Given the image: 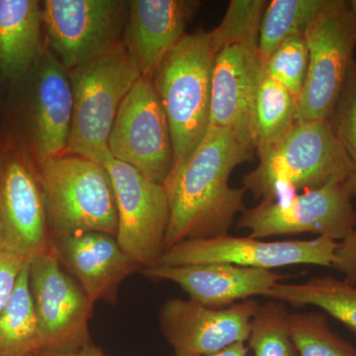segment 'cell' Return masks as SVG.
<instances>
[{"instance_id": "8992f818", "label": "cell", "mask_w": 356, "mask_h": 356, "mask_svg": "<svg viewBox=\"0 0 356 356\" xmlns=\"http://www.w3.org/2000/svg\"><path fill=\"white\" fill-rule=\"evenodd\" d=\"M140 77L123 43L70 70L74 109L65 154L99 163L110 153V134L124 98Z\"/></svg>"}, {"instance_id": "277c9868", "label": "cell", "mask_w": 356, "mask_h": 356, "mask_svg": "<svg viewBox=\"0 0 356 356\" xmlns=\"http://www.w3.org/2000/svg\"><path fill=\"white\" fill-rule=\"evenodd\" d=\"M216 54L209 32L186 34L166 54L152 79L172 134V170L191 158L209 128Z\"/></svg>"}, {"instance_id": "5b68a950", "label": "cell", "mask_w": 356, "mask_h": 356, "mask_svg": "<svg viewBox=\"0 0 356 356\" xmlns=\"http://www.w3.org/2000/svg\"><path fill=\"white\" fill-rule=\"evenodd\" d=\"M37 165L53 241L89 232L116 238V199L111 178L102 163L63 154Z\"/></svg>"}, {"instance_id": "7c38bea8", "label": "cell", "mask_w": 356, "mask_h": 356, "mask_svg": "<svg viewBox=\"0 0 356 356\" xmlns=\"http://www.w3.org/2000/svg\"><path fill=\"white\" fill-rule=\"evenodd\" d=\"M99 163L106 168L113 185L118 215L117 242L140 267L156 266L165 252L170 219L165 186L147 179L110 153Z\"/></svg>"}, {"instance_id": "cb8c5ba5", "label": "cell", "mask_w": 356, "mask_h": 356, "mask_svg": "<svg viewBox=\"0 0 356 356\" xmlns=\"http://www.w3.org/2000/svg\"><path fill=\"white\" fill-rule=\"evenodd\" d=\"M296 111L294 96L264 72L255 102L257 152L273 144L292 127Z\"/></svg>"}, {"instance_id": "7402d4cb", "label": "cell", "mask_w": 356, "mask_h": 356, "mask_svg": "<svg viewBox=\"0 0 356 356\" xmlns=\"http://www.w3.org/2000/svg\"><path fill=\"white\" fill-rule=\"evenodd\" d=\"M42 343L26 264L10 299L0 312V356L41 355Z\"/></svg>"}, {"instance_id": "ffe728a7", "label": "cell", "mask_w": 356, "mask_h": 356, "mask_svg": "<svg viewBox=\"0 0 356 356\" xmlns=\"http://www.w3.org/2000/svg\"><path fill=\"white\" fill-rule=\"evenodd\" d=\"M44 47L38 0H0V74L7 86L25 76Z\"/></svg>"}, {"instance_id": "6da1fadb", "label": "cell", "mask_w": 356, "mask_h": 356, "mask_svg": "<svg viewBox=\"0 0 356 356\" xmlns=\"http://www.w3.org/2000/svg\"><path fill=\"white\" fill-rule=\"evenodd\" d=\"M254 153L229 131L209 126L191 158L163 184L170 205L165 252L191 238L229 235L236 214L245 211V189L232 187L229 177Z\"/></svg>"}, {"instance_id": "4fadbf2b", "label": "cell", "mask_w": 356, "mask_h": 356, "mask_svg": "<svg viewBox=\"0 0 356 356\" xmlns=\"http://www.w3.org/2000/svg\"><path fill=\"white\" fill-rule=\"evenodd\" d=\"M110 154L156 184H165L175 156L168 118L153 81L140 76L122 102L108 140Z\"/></svg>"}, {"instance_id": "d6986e66", "label": "cell", "mask_w": 356, "mask_h": 356, "mask_svg": "<svg viewBox=\"0 0 356 356\" xmlns=\"http://www.w3.org/2000/svg\"><path fill=\"white\" fill-rule=\"evenodd\" d=\"M60 261L74 274L92 303L116 299L122 281L139 268L116 238L99 232L54 240Z\"/></svg>"}, {"instance_id": "836d02e7", "label": "cell", "mask_w": 356, "mask_h": 356, "mask_svg": "<svg viewBox=\"0 0 356 356\" xmlns=\"http://www.w3.org/2000/svg\"><path fill=\"white\" fill-rule=\"evenodd\" d=\"M7 89H8V86H7L3 77L0 74V105L3 104L4 100H6Z\"/></svg>"}, {"instance_id": "e0dca14e", "label": "cell", "mask_w": 356, "mask_h": 356, "mask_svg": "<svg viewBox=\"0 0 356 356\" xmlns=\"http://www.w3.org/2000/svg\"><path fill=\"white\" fill-rule=\"evenodd\" d=\"M144 273L154 280L172 281L192 301L212 309L228 308L238 301L264 296L287 277L273 270L229 264L154 266L144 269Z\"/></svg>"}, {"instance_id": "2e32d148", "label": "cell", "mask_w": 356, "mask_h": 356, "mask_svg": "<svg viewBox=\"0 0 356 356\" xmlns=\"http://www.w3.org/2000/svg\"><path fill=\"white\" fill-rule=\"evenodd\" d=\"M262 76L264 63L259 44H227L216 54L210 125L229 131L238 142L255 152V102Z\"/></svg>"}, {"instance_id": "d6a6232c", "label": "cell", "mask_w": 356, "mask_h": 356, "mask_svg": "<svg viewBox=\"0 0 356 356\" xmlns=\"http://www.w3.org/2000/svg\"><path fill=\"white\" fill-rule=\"evenodd\" d=\"M250 348L245 344V343H238L229 346V348H225L219 353H214L211 355H203V356H248ZM178 356V355H173Z\"/></svg>"}, {"instance_id": "3957f363", "label": "cell", "mask_w": 356, "mask_h": 356, "mask_svg": "<svg viewBox=\"0 0 356 356\" xmlns=\"http://www.w3.org/2000/svg\"><path fill=\"white\" fill-rule=\"evenodd\" d=\"M3 105L6 132L37 165L65 154L74 109L70 70L47 47L29 72L9 84Z\"/></svg>"}, {"instance_id": "8fae6325", "label": "cell", "mask_w": 356, "mask_h": 356, "mask_svg": "<svg viewBox=\"0 0 356 356\" xmlns=\"http://www.w3.org/2000/svg\"><path fill=\"white\" fill-rule=\"evenodd\" d=\"M346 182H334L274 201H261L245 210L238 229L250 238L312 233L343 241L356 229V212Z\"/></svg>"}, {"instance_id": "f1b7e54d", "label": "cell", "mask_w": 356, "mask_h": 356, "mask_svg": "<svg viewBox=\"0 0 356 356\" xmlns=\"http://www.w3.org/2000/svg\"><path fill=\"white\" fill-rule=\"evenodd\" d=\"M331 123L355 168L346 185L351 197H356V64L344 84Z\"/></svg>"}, {"instance_id": "484cf974", "label": "cell", "mask_w": 356, "mask_h": 356, "mask_svg": "<svg viewBox=\"0 0 356 356\" xmlns=\"http://www.w3.org/2000/svg\"><path fill=\"white\" fill-rule=\"evenodd\" d=\"M289 329L299 356H356V348L332 331L322 312L289 314Z\"/></svg>"}, {"instance_id": "f546056e", "label": "cell", "mask_w": 356, "mask_h": 356, "mask_svg": "<svg viewBox=\"0 0 356 356\" xmlns=\"http://www.w3.org/2000/svg\"><path fill=\"white\" fill-rule=\"evenodd\" d=\"M26 264L17 255L0 248V312L10 299Z\"/></svg>"}, {"instance_id": "d4e9b609", "label": "cell", "mask_w": 356, "mask_h": 356, "mask_svg": "<svg viewBox=\"0 0 356 356\" xmlns=\"http://www.w3.org/2000/svg\"><path fill=\"white\" fill-rule=\"evenodd\" d=\"M289 314L285 303L277 300L259 304L248 339L254 356H299L290 334Z\"/></svg>"}, {"instance_id": "4dcf8cb0", "label": "cell", "mask_w": 356, "mask_h": 356, "mask_svg": "<svg viewBox=\"0 0 356 356\" xmlns=\"http://www.w3.org/2000/svg\"><path fill=\"white\" fill-rule=\"evenodd\" d=\"M332 268L344 275V280L356 285V229L337 243Z\"/></svg>"}, {"instance_id": "ba28073f", "label": "cell", "mask_w": 356, "mask_h": 356, "mask_svg": "<svg viewBox=\"0 0 356 356\" xmlns=\"http://www.w3.org/2000/svg\"><path fill=\"white\" fill-rule=\"evenodd\" d=\"M53 243L38 165L4 130L0 135V248L30 262Z\"/></svg>"}, {"instance_id": "30bf717a", "label": "cell", "mask_w": 356, "mask_h": 356, "mask_svg": "<svg viewBox=\"0 0 356 356\" xmlns=\"http://www.w3.org/2000/svg\"><path fill=\"white\" fill-rule=\"evenodd\" d=\"M29 282L42 353H70L90 343L95 303L63 267L55 245L29 262Z\"/></svg>"}, {"instance_id": "ac0fdd59", "label": "cell", "mask_w": 356, "mask_h": 356, "mask_svg": "<svg viewBox=\"0 0 356 356\" xmlns=\"http://www.w3.org/2000/svg\"><path fill=\"white\" fill-rule=\"evenodd\" d=\"M197 0H131L123 43L140 76L153 79L163 58L185 36Z\"/></svg>"}, {"instance_id": "1f68e13d", "label": "cell", "mask_w": 356, "mask_h": 356, "mask_svg": "<svg viewBox=\"0 0 356 356\" xmlns=\"http://www.w3.org/2000/svg\"><path fill=\"white\" fill-rule=\"evenodd\" d=\"M42 356H107L99 348L92 343L86 344L81 350L70 353H44Z\"/></svg>"}, {"instance_id": "d590c367", "label": "cell", "mask_w": 356, "mask_h": 356, "mask_svg": "<svg viewBox=\"0 0 356 356\" xmlns=\"http://www.w3.org/2000/svg\"><path fill=\"white\" fill-rule=\"evenodd\" d=\"M32 356H41V355H32Z\"/></svg>"}, {"instance_id": "9c48e42d", "label": "cell", "mask_w": 356, "mask_h": 356, "mask_svg": "<svg viewBox=\"0 0 356 356\" xmlns=\"http://www.w3.org/2000/svg\"><path fill=\"white\" fill-rule=\"evenodd\" d=\"M42 9L44 44L70 70L122 43L129 1L44 0Z\"/></svg>"}, {"instance_id": "4316f807", "label": "cell", "mask_w": 356, "mask_h": 356, "mask_svg": "<svg viewBox=\"0 0 356 356\" xmlns=\"http://www.w3.org/2000/svg\"><path fill=\"white\" fill-rule=\"evenodd\" d=\"M267 3L266 0H232L221 23L209 32L215 51L227 44H259Z\"/></svg>"}, {"instance_id": "5bb4252c", "label": "cell", "mask_w": 356, "mask_h": 356, "mask_svg": "<svg viewBox=\"0 0 356 356\" xmlns=\"http://www.w3.org/2000/svg\"><path fill=\"white\" fill-rule=\"evenodd\" d=\"M337 242L318 236L311 241L264 242L259 238L229 235L191 238L168 248L156 266L229 264L266 269L296 264L332 267Z\"/></svg>"}, {"instance_id": "44dd1931", "label": "cell", "mask_w": 356, "mask_h": 356, "mask_svg": "<svg viewBox=\"0 0 356 356\" xmlns=\"http://www.w3.org/2000/svg\"><path fill=\"white\" fill-rule=\"evenodd\" d=\"M295 307L316 306L356 332V285L332 276L274 284L264 295Z\"/></svg>"}, {"instance_id": "8d00e7d4", "label": "cell", "mask_w": 356, "mask_h": 356, "mask_svg": "<svg viewBox=\"0 0 356 356\" xmlns=\"http://www.w3.org/2000/svg\"><path fill=\"white\" fill-rule=\"evenodd\" d=\"M42 356V355H41Z\"/></svg>"}, {"instance_id": "83f0119b", "label": "cell", "mask_w": 356, "mask_h": 356, "mask_svg": "<svg viewBox=\"0 0 356 356\" xmlns=\"http://www.w3.org/2000/svg\"><path fill=\"white\" fill-rule=\"evenodd\" d=\"M309 67V50L304 34L282 42L264 65V74L287 89L298 102Z\"/></svg>"}, {"instance_id": "603a6c76", "label": "cell", "mask_w": 356, "mask_h": 356, "mask_svg": "<svg viewBox=\"0 0 356 356\" xmlns=\"http://www.w3.org/2000/svg\"><path fill=\"white\" fill-rule=\"evenodd\" d=\"M327 0H273L268 1L259 32V54L262 63L284 40L304 34L312 18Z\"/></svg>"}, {"instance_id": "e575fe53", "label": "cell", "mask_w": 356, "mask_h": 356, "mask_svg": "<svg viewBox=\"0 0 356 356\" xmlns=\"http://www.w3.org/2000/svg\"><path fill=\"white\" fill-rule=\"evenodd\" d=\"M348 7H350V10L351 13L355 14L356 16V0H350V1H348Z\"/></svg>"}, {"instance_id": "52a82bcc", "label": "cell", "mask_w": 356, "mask_h": 356, "mask_svg": "<svg viewBox=\"0 0 356 356\" xmlns=\"http://www.w3.org/2000/svg\"><path fill=\"white\" fill-rule=\"evenodd\" d=\"M309 50L305 83L297 102L296 121L331 120L356 63V16L348 1L327 0L304 32Z\"/></svg>"}, {"instance_id": "7a4b0ae2", "label": "cell", "mask_w": 356, "mask_h": 356, "mask_svg": "<svg viewBox=\"0 0 356 356\" xmlns=\"http://www.w3.org/2000/svg\"><path fill=\"white\" fill-rule=\"evenodd\" d=\"M257 153L259 165L243 182L245 191L261 201L346 182L355 170L331 120L295 121L280 139Z\"/></svg>"}, {"instance_id": "9a60e30c", "label": "cell", "mask_w": 356, "mask_h": 356, "mask_svg": "<svg viewBox=\"0 0 356 356\" xmlns=\"http://www.w3.org/2000/svg\"><path fill=\"white\" fill-rule=\"evenodd\" d=\"M259 302L248 299L224 309L208 308L192 300H168L159 311V324L178 356H203L248 341L250 322Z\"/></svg>"}]
</instances>
